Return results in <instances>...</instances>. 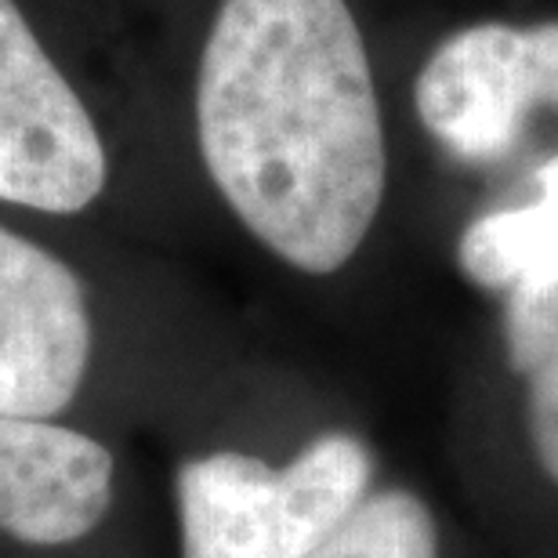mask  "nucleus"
Here are the masks:
<instances>
[{"label": "nucleus", "mask_w": 558, "mask_h": 558, "mask_svg": "<svg viewBox=\"0 0 558 558\" xmlns=\"http://www.w3.org/2000/svg\"><path fill=\"white\" fill-rule=\"evenodd\" d=\"M210 182L301 272H338L385 199L388 149L349 0H221L196 76Z\"/></svg>", "instance_id": "f257e3e1"}, {"label": "nucleus", "mask_w": 558, "mask_h": 558, "mask_svg": "<svg viewBox=\"0 0 558 558\" xmlns=\"http://www.w3.org/2000/svg\"><path fill=\"white\" fill-rule=\"evenodd\" d=\"M371 453L355 435H319L287 468L210 453L178 472L182 558H308L366 500Z\"/></svg>", "instance_id": "f03ea898"}, {"label": "nucleus", "mask_w": 558, "mask_h": 558, "mask_svg": "<svg viewBox=\"0 0 558 558\" xmlns=\"http://www.w3.org/2000/svg\"><path fill=\"white\" fill-rule=\"evenodd\" d=\"M106 145L15 0H0V199L76 215L106 189Z\"/></svg>", "instance_id": "7ed1b4c3"}, {"label": "nucleus", "mask_w": 558, "mask_h": 558, "mask_svg": "<svg viewBox=\"0 0 558 558\" xmlns=\"http://www.w3.org/2000/svg\"><path fill=\"white\" fill-rule=\"evenodd\" d=\"M424 128L464 163H494L522 138L530 109L558 102V22L457 29L414 84Z\"/></svg>", "instance_id": "20e7f679"}, {"label": "nucleus", "mask_w": 558, "mask_h": 558, "mask_svg": "<svg viewBox=\"0 0 558 558\" xmlns=\"http://www.w3.org/2000/svg\"><path fill=\"white\" fill-rule=\"evenodd\" d=\"M92 363V308L62 258L0 226V414L48 421Z\"/></svg>", "instance_id": "39448f33"}, {"label": "nucleus", "mask_w": 558, "mask_h": 558, "mask_svg": "<svg viewBox=\"0 0 558 558\" xmlns=\"http://www.w3.org/2000/svg\"><path fill=\"white\" fill-rule=\"evenodd\" d=\"M113 500V457L92 435L0 414V530L26 544L87 537Z\"/></svg>", "instance_id": "423d86ee"}, {"label": "nucleus", "mask_w": 558, "mask_h": 558, "mask_svg": "<svg viewBox=\"0 0 558 558\" xmlns=\"http://www.w3.org/2000/svg\"><path fill=\"white\" fill-rule=\"evenodd\" d=\"M537 204L494 210L464 229L457 258L472 283L511 290L558 283V156L537 167Z\"/></svg>", "instance_id": "0eeeda50"}, {"label": "nucleus", "mask_w": 558, "mask_h": 558, "mask_svg": "<svg viewBox=\"0 0 558 558\" xmlns=\"http://www.w3.org/2000/svg\"><path fill=\"white\" fill-rule=\"evenodd\" d=\"M505 338L508 360L526 381L533 450L558 483V283L511 290Z\"/></svg>", "instance_id": "6e6552de"}, {"label": "nucleus", "mask_w": 558, "mask_h": 558, "mask_svg": "<svg viewBox=\"0 0 558 558\" xmlns=\"http://www.w3.org/2000/svg\"><path fill=\"white\" fill-rule=\"evenodd\" d=\"M308 558H439L432 511L414 494L366 497Z\"/></svg>", "instance_id": "1a4fd4ad"}, {"label": "nucleus", "mask_w": 558, "mask_h": 558, "mask_svg": "<svg viewBox=\"0 0 558 558\" xmlns=\"http://www.w3.org/2000/svg\"><path fill=\"white\" fill-rule=\"evenodd\" d=\"M555 106H558V102H555Z\"/></svg>", "instance_id": "9d476101"}]
</instances>
